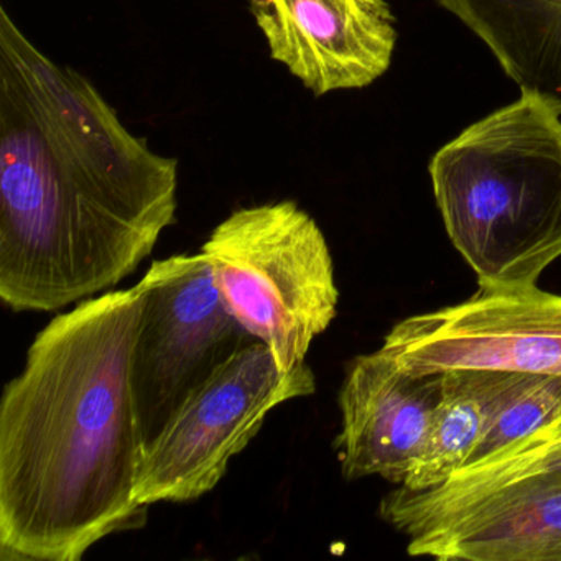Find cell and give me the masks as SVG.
Returning <instances> with one entry per match:
<instances>
[{
	"instance_id": "6da1fadb",
	"label": "cell",
	"mask_w": 561,
	"mask_h": 561,
	"mask_svg": "<svg viewBox=\"0 0 561 561\" xmlns=\"http://www.w3.org/2000/svg\"><path fill=\"white\" fill-rule=\"evenodd\" d=\"M179 162L0 9V298L60 311L106 294L175 225Z\"/></svg>"
},
{
	"instance_id": "7a4b0ae2",
	"label": "cell",
	"mask_w": 561,
	"mask_h": 561,
	"mask_svg": "<svg viewBox=\"0 0 561 561\" xmlns=\"http://www.w3.org/2000/svg\"><path fill=\"white\" fill-rule=\"evenodd\" d=\"M139 285L80 301L28 347L0 400V560L80 561L146 524L133 351Z\"/></svg>"
},
{
	"instance_id": "3957f363",
	"label": "cell",
	"mask_w": 561,
	"mask_h": 561,
	"mask_svg": "<svg viewBox=\"0 0 561 561\" xmlns=\"http://www.w3.org/2000/svg\"><path fill=\"white\" fill-rule=\"evenodd\" d=\"M560 116L522 96L430 163L446 234L479 287H534L561 259Z\"/></svg>"
},
{
	"instance_id": "277c9868",
	"label": "cell",
	"mask_w": 561,
	"mask_h": 561,
	"mask_svg": "<svg viewBox=\"0 0 561 561\" xmlns=\"http://www.w3.org/2000/svg\"><path fill=\"white\" fill-rule=\"evenodd\" d=\"M203 254L229 313L284 370L305 364L337 313L333 257L318 222L290 199L236 209Z\"/></svg>"
},
{
	"instance_id": "5b68a950",
	"label": "cell",
	"mask_w": 561,
	"mask_h": 561,
	"mask_svg": "<svg viewBox=\"0 0 561 561\" xmlns=\"http://www.w3.org/2000/svg\"><path fill=\"white\" fill-rule=\"evenodd\" d=\"M314 392L317 379L307 364L284 370L261 341L242 347L196 386L147 443L137 504L190 502L208 494L275 407Z\"/></svg>"
},
{
	"instance_id": "8992f818",
	"label": "cell",
	"mask_w": 561,
	"mask_h": 561,
	"mask_svg": "<svg viewBox=\"0 0 561 561\" xmlns=\"http://www.w3.org/2000/svg\"><path fill=\"white\" fill-rule=\"evenodd\" d=\"M137 285L133 386L147 445L196 386L255 340L229 313L203 252L156 261Z\"/></svg>"
},
{
	"instance_id": "52a82bcc",
	"label": "cell",
	"mask_w": 561,
	"mask_h": 561,
	"mask_svg": "<svg viewBox=\"0 0 561 561\" xmlns=\"http://www.w3.org/2000/svg\"><path fill=\"white\" fill-rule=\"evenodd\" d=\"M380 350L412 376L449 370L561 376V295L479 287L461 304L393 324Z\"/></svg>"
},
{
	"instance_id": "ba28073f",
	"label": "cell",
	"mask_w": 561,
	"mask_h": 561,
	"mask_svg": "<svg viewBox=\"0 0 561 561\" xmlns=\"http://www.w3.org/2000/svg\"><path fill=\"white\" fill-rule=\"evenodd\" d=\"M251 12L272 60L314 96L369 87L392 64L386 0H251Z\"/></svg>"
},
{
	"instance_id": "9c48e42d",
	"label": "cell",
	"mask_w": 561,
	"mask_h": 561,
	"mask_svg": "<svg viewBox=\"0 0 561 561\" xmlns=\"http://www.w3.org/2000/svg\"><path fill=\"white\" fill-rule=\"evenodd\" d=\"M442 376H412L382 350L354 357L337 393L341 432L334 439L346 481L379 476L402 484L438 403Z\"/></svg>"
},
{
	"instance_id": "30bf717a",
	"label": "cell",
	"mask_w": 561,
	"mask_h": 561,
	"mask_svg": "<svg viewBox=\"0 0 561 561\" xmlns=\"http://www.w3.org/2000/svg\"><path fill=\"white\" fill-rule=\"evenodd\" d=\"M550 488H561V412L531 435L459 469L439 488L410 492L397 485L380 501L379 514L412 538L495 499Z\"/></svg>"
},
{
	"instance_id": "8fae6325",
	"label": "cell",
	"mask_w": 561,
	"mask_h": 561,
	"mask_svg": "<svg viewBox=\"0 0 561 561\" xmlns=\"http://www.w3.org/2000/svg\"><path fill=\"white\" fill-rule=\"evenodd\" d=\"M407 553L442 561H561V488L495 499L409 538Z\"/></svg>"
},
{
	"instance_id": "7c38bea8",
	"label": "cell",
	"mask_w": 561,
	"mask_h": 561,
	"mask_svg": "<svg viewBox=\"0 0 561 561\" xmlns=\"http://www.w3.org/2000/svg\"><path fill=\"white\" fill-rule=\"evenodd\" d=\"M471 28L505 75L561 114V0H438Z\"/></svg>"
},
{
	"instance_id": "4fadbf2b",
	"label": "cell",
	"mask_w": 561,
	"mask_h": 561,
	"mask_svg": "<svg viewBox=\"0 0 561 561\" xmlns=\"http://www.w3.org/2000/svg\"><path fill=\"white\" fill-rule=\"evenodd\" d=\"M439 376L442 387L428 436L400 484L405 491L439 488L466 465L495 400L515 374L449 370Z\"/></svg>"
},
{
	"instance_id": "5bb4252c",
	"label": "cell",
	"mask_w": 561,
	"mask_h": 561,
	"mask_svg": "<svg viewBox=\"0 0 561 561\" xmlns=\"http://www.w3.org/2000/svg\"><path fill=\"white\" fill-rule=\"evenodd\" d=\"M560 412L561 376L515 374L495 400L481 436L462 468L478 465L531 435Z\"/></svg>"
}]
</instances>
